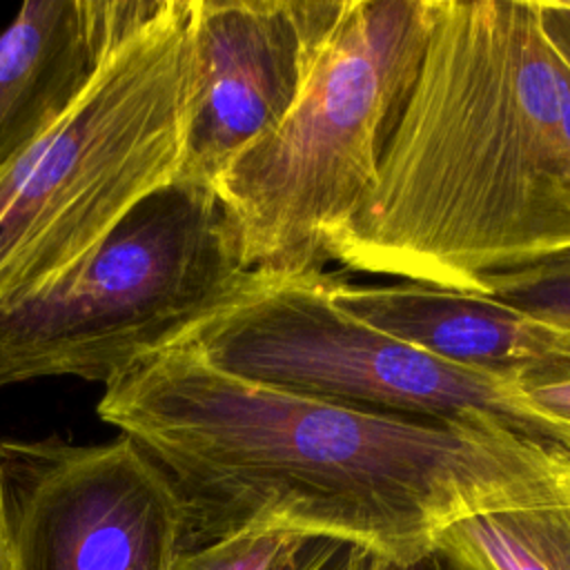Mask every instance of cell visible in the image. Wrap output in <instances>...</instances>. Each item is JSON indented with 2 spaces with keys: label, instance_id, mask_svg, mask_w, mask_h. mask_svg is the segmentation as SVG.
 Returning a JSON list of instances; mask_svg holds the SVG:
<instances>
[{
  "label": "cell",
  "instance_id": "obj_18",
  "mask_svg": "<svg viewBox=\"0 0 570 570\" xmlns=\"http://www.w3.org/2000/svg\"><path fill=\"white\" fill-rule=\"evenodd\" d=\"M376 570H452V568L439 552H430V554H425L416 561H407V563H383V561H379Z\"/></svg>",
  "mask_w": 570,
  "mask_h": 570
},
{
  "label": "cell",
  "instance_id": "obj_14",
  "mask_svg": "<svg viewBox=\"0 0 570 570\" xmlns=\"http://www.w3.org/2000/svg\"><path fill=\"white\" fill-rule=\"evenodd\" d=\"M512 381L521 399L559 430L563 450L570 454V367L532 370Z\"/></svg>",
  "mask_w": 570,
  "mask_h": 570
},
{
  "label": "cell",
  "instance_id": "obj_11",
  "mask_svg": "<svg viewBox=\"0 0 570 570\" xmlns=\"http://www.w3.org/2000/svg\"><path fill=\"white\" fill-rule=\"evenodd\" d=\"M434 552L452 570H570V494L468 514Z\"/></svg>",
  "mask_w": 570,
  "mask_h": 570
},
{
  "label": "cell",
  "instance_id": "obj_12",
  "mask_svg": "<svg viewBox=\"0 0 570 570\" xmlns=\"http://www.w3.org/2000/svg\"><path fill=\"white\" fill-rule=\"evenodd\" d=\"M323 539L296 532H236L178 554L174 570H301Z\"/></svg>",
  "mask_w": 570,
  "mask_h": 570
},
{
  "label": "cell",
  "instance_id": "obj_5",
  "mask_svg": "<svg viewBox=\"0 0 570 570\" xmlns=\"http://www.w3.org/2000/svg\"><path fill=\"white\" fill-rule=\"evenodd\" d=\"M247 272L212 187L174 180L60 281L0 307V385L56 374L109 385L174 347Z\"/></svg>",
  "mask_w": 570,
  "mask_h": 570
},
{
  "label": "cell",
  "instance_id": "obj_8",
  "mask_svg": "<svg viewBox=\"0 0 570 570\" xmlns=\"http://www.w3.org/2000/svg\"><path fill=\"white\" fill-rule=\"evenodd\" d=\"M345 0H189V118L178 180L212 187L296 100Z\"/></svg>",
  "mask_w": 570,
  "mask_h": 570
},
{
  "label": "cell",
  "instance_id": "obj_17",
  "mask_svg": "<svg viewBox=\"0 0 570 570\" xmlns=\"http://www.w3.org/2000/svg\"><path fill=\"white\" fill-rule=\"evenodd\" d=\"M0 570H16V552H13V539H11L9 517H7L2 481H0Z\"/></svg>",
  "mask_w": 570,
  "mask_h": 570
},
{
  "label": "cell",
  "instance_id": "obj_3",
  "mask_svg": "<svg viewBox=\"0 0 570 570\" xmlns=\"http://www.w3.org/2000/svg\"><path fill=\"white\" fill-rule=\"evenodd\" d=\"M432 20L434 0H345L296 100L212 183L247 269L330 263L376 183Z\"/></svg>",
  "mask_w": 570,
  "mask_h": 570
},
{
  "label": "cell",
  "instance_id": "obj_10",
  "mask_svg": "<svg viewBox=\"0 0 570 570\" xmlns=\"http://www.w3.org/2000/svg\"><path fill=\"white\" fill-rule=\"evenodd\" d=\"M336 303L367 325L448 363L514 379L570 367V327L479 292L421 283H352L330 274Z\"/></svg>",
  "mask_w": 570,
  "mask_h": 570
},
{
  "label": "cell",
  "instance_id": "obj_7",
  "mask_svg": "<svg viewBox=\"0 0 570 570\" xmlns=\"http://www.w3.org/2000/svg\"><path fill=\"white\" fill-rule=\"evenodd\" d=\"M16 570H174L183 505L129 439L0 443Z\"/></svg>",
  "mask_w": 570,
  "mask_h": 570
},
{
  "label": "cell",
  "instance_id": "obj_6",
  "mask_svg": "<svg viewBox=\"0 0 570 570\" xmlns=\"http://www.w3.org/2000/svg\"><path fill=\"white\" fill-rule=\"evenodd\" d=\"M176 345L247 381L385 414L494 419L563 450L559 430L512 379L448 363L367 325L336 303L327 272L249 269Z\"/></svg>",
  "mask_w": 570,
  "mask_h": 570
},
{
  "label": "cell",
  "instance_id": "obj_15",
  "mask_svg": "<svg viewBox=\"0 0 570 570\" xmlns=\"http://www.w3.org/2000/svg\"><path fill=\"white\" fill-rule=\"evenodd\" d=\"M376 568H379V559L361 548L338 543V541H321L301 570H376Z\"/></svg>",
  "mask_w": 570,
  "mask_h": 570
},
{
  "label": "cell",
  "instance_id": "obj_9",
  "mask_svg": "<svg viewBox=\"0 0 570 570\" xmlns=\"http://www.w3.org/2000/svg\"><path fill=\"white\" fill-rule=\"evenodd\" d=\"M163 0H31L0 33V169L85 89L107 49Z\"/></svg>",
  "mask_w": 570,
  "mask_h": 570
},
{
  "label": "cell",
  "instance_id": "obj_2",
  "mask_svg": "<svg viewBox=\"0 0 570 570\" xmlns=\"http://www.w3.org/2000/svg\"><path fill=\"white\" fill-rule=\"evenodd\" d=\"M570 249V67L537 0H434L416 80L330 261L481 292Z\"/></svg>",
  "mask_w": 570,
  "mask_h": 570
},
{
  "label": "cell",
  "instance_id": "obj_1",
  "mask_svg": "<svg viewBox=\"0 0 570 570\" xmlns=\"http://www.w3.org/2000/svg\"><path fill=\"white\" fill-rule=\"evenodd\" d=\"M98 414L171 483L185 550L281 530L407 563L468 514L570 494V454L501 421L334 403L225 374L180 345L111 381Z\"/></svg>",
  "mask_w": 570,
  "mask_h": 570
},
{
  "label": "cell",
  "instance_id": "obj_13",
  "mask_svg": "<svg viewBox=\"0 0 570 570\" xmlns=\"http://www.w3.org/2000/svg\"><path fill=\"white\" fill-rule=\"evenodd\" d=\"M554 325L570 327V249L485 276L481 292Z\"/></svg>",
  "mask_w": 570,
  "mask_h": 570
},
{
  "label": "cell",
  "instance_id": "obj_4",
  "mask_svg": "<svg viewBox=\"0 0 570 570\" xmlns=\"http://www.w3.org/2000/svg\"><path fill=\"white\" fill-rule=\"evenodd\" d=\"M187 118L189 0H163L0 169V307L60 281L136 205L178 180Z\"/></svg>",
  "mask_w": 570,
  "mask_h": 570
},
{
  "label": "cell",
  "instance_id": "obj_16",
  "mask_svg": "<svg viewBox=\"0 0 570 570\" xmlns=\"http://www.w3.org/2000/svg\"><path fill=\"white\" fill-rule=\"evenodd\" d=\"M537 7L550 45L570 67V0H537Z\"/></svg>",
  "mask_w": 570,
  "mask_h": 570
}]
</instances>
